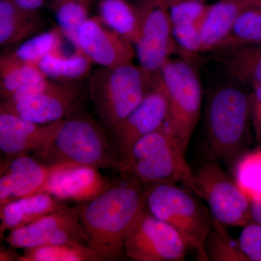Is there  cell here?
<instances>
[{
    "label": "cell",
    "mask_w": 261,
    "mask_h": 261,
    "mask_svg": "<svg viewBox=\"0 0 261 261\" xmlns=\"http://www.w3.org/2000/svg\"><path fill=\"white\" fill-rule=\"evenodd\" d=\"M99 18L110 28L135 44L140 37L138 13L126 0H101Z\"/></svg>",
    "instance_id": "603a6c76"
},
{
    "label": "cell",
    "mask_w": 261,
    "mask_h": 261,
    "mask_svg": "<svg viewBox=\"0 0 261 261\" xmlns=\"http://www.w3.org/2000/svg\"><path fill=\"white\" fill-rule=\"evenodd\" d=\"M165 2H166V4L168 5V7L171 6V5H172L173 4H175V3H179V2L181 1H185V0H164ZM197 1H204V0H197Z\"/></svg>",
    "instance_id": "f35d334b"
},
{
    "label": "cell",
    "mask_w": 261,
    "mask_h": 261,
    "mask_svg": "<svg viewBox=\"0 0 261 261\" xmlns=\"http://www.w3.org/2000/svg\"><path fill=\"white\" fill-rule=\"evenodd\" d=\"M68 82L56 81L42 93L19 100L3 101L0 111L37 123L65 119L76 111L82 98L80 86Z\"/></svg>",
    "instance_id": "7c38bea8"
},
{
    "label": "cell",
    "mask_w": 261,
    "mask_h": 261,
    "mask_svg": "<svg viewBox=\"0 0 261 261\" xmlns=\"http://www.w3.org/2000/svg\"><path fill=\"white\" fill-rule=\"evenodd\" d=\"M259 1H260V3H261V0H259Z\"/></svg>",
    "instance_id": "ab89813d"
},
{
    "label": "cell",
    "mask_w": 261,
    "mask_h": 261,
    "mask_svg": "<svg viewBox=\"0 0 261 261\" xmlns=\"http://www.w3.org/2000/svg\"><path fill=\"white\" fill-rule=\"evenodd\" d=\"M137 10L140 33L135 44L136 55L141 68L154 75L176 49L169 7L164 0H145Z\"/></svg>",
    "instance_id": "30bf717a"
},
{
    "label": "cell",
    "mask_w": 261,
    "mask_h": 261,
    "mask_svg": "<svg viewBox=\"0 0 261 261\" xmlns=\"http://www.w3.org/2000/svg\"><path fill=\"white\" fill-rule=\"evenodd\" d=\"M209 8V5L197 0H185L171 5L169 14L172 27L187 24L202 27Z\"/></svg>",
    "instance_id": "4dcf8cb0"
},
{
    "label": "cell",
    "mask_w": 261,
    "mask_h": 261,
    "mask_svg": "<svg viewBox=\"0 0 261 261\" xmlns=\"http://www.w3.org/2000/svg\"><path fill=\"white\" fill-rule=\"evenodd\" d=\"M20 255L15 252L14 247L10 246V248L1 247L0 250V260L1 261H12L18 260Z\"/></svg>",
    "instance_id": "d590c367"
},
{
    "label": "cell",
    "mask_w": 261,
    "mask_h": 261,
    "mask_svg": "<svg viewBox=\"0 0 261 261\" xmlns=\"http://www.w3.org/2000/svg\"><path fill=\"white\" fill-rule=\"evenodd\" d=\"M19 261H102L97 253L82 243L44 245L25 249Z\"/></svg>",
    "instance_id": "d4e9b609"
},
{
    "label": "cell",
    "mask_w": 261,
    "mask_h": 261,
    "mask_svg": "<svg viewBox=\"0 0 261 261\" xmlns=\"http://www.w3.org/2000/svg\"><path fill=\"white\" fill-rule=\"evenodd\" d=\"M87 9V6L79 2L69 1L58 3L56 11L60 31L74 46L76 53H82L79 36L81 29L89 20Z\"/></svg>",
    "instance_id": "f546056e"
},
{
    "label": "cell",
    "mask_w": 261,
    "mask_h": 261,
    "mask_svg": "<svg viewBox=\"0 0 261 261\" xmlns=\"http://www.w3.org/2000/svg\"><path fill=\"white\" fill-rule=\"evenodd\" d=\"M238 240L249 261H261V224L251 221L245 225Z\"/></svg>",
    "instance_id": "1f68e13d"
},
{
    "label": "cell",
    "mask_w": 261,
    "mask_h": 261,
    "mask_svg": "<svg viewBox=\"0 0 261 261\" xmlns=\"http://www.w3.org/2000/svg\"><path fill=\"white\" fill-rule=\"evenodd\" d=\"M70 166L75 165L47 164L34 155L8 159L1 164L0 207L16 199L38 193L53 173Z\"/></svg>",
    "instance_id": "4fadbf2b"
},
{
    "label": "cell",
    "mask_w": 261,
    "mask_h": 261,
    "mask_svg": "<svg viewBox=\"0 0 261 261\" xmlns=\"http://www.w3.org/2000/svg\"><path fill=\"white\" fill-rule=\"evenodd\" d=\"M123 177L93 200L76 205L89 247L102 261L123 257L127 235L145 207V185Z\"/></svg>",
    "instance_id": "6da1fadb"
},
{
    "label": "cell",
    "mask_w": 261,
    "mask_h": 261,
    "mask_svg": "<svg viewBox=\"0 0 261 261\" xmlns=\"http://www.w3.org/2000/svg\"><path fill=\"white\" fill-rule=\"evenodd\" d=\"M221 51V62L233 78L252 87L261 84V44Z\"/></svg>",
    "instance_id": "44dd1931"
},
{
    "label": "cell",
    "mask_w": 261,
    "mask_h": 261,
    "mask_svg": "<svg viewBox=\"0 0 261 261\" xmlns=\"http://www.w3.org/2000/svg\"><path fill=\"white\" fill-rule=\"evenodd\" d=\"M79 41L82 53L103 68L128 64L136 56L133 43L108 27L99 17L89 18L84 24Z\"/></svg>",
    "instance_id": "2e32d148"
},
{
    "label": "cell",
    "mask_w": 261,
    "mask_h": 261,
    "mask_svg": "<svg viewBox=\"0 0 261 261\" xmlns=\"http://www.w3.org/2000/svg\"><path fill=\"white\" fill-rule=\"evenodd\" d=\"M232 174L240 188L251 200L261 199V149L247 152L239 158Z\"/></svg>",
    "instance_id": "83f0119b"
},
{
    "label": "cell",
    "mask_w": 261,
    "mask_h": 261,
    "mask_svg": "<svg viewBox=\"0 0 261 261\" xmlns=\"http://www.w3.org/2000/svg\"><path fill=\"white\" fill-rule=\"evenodd\" d=\"M259 0H221L211 5L201 28V51L217 50L242 13Z\"/></svg>",
    "instance_id": "d6986e66"
},
{
    "label": "cell",
    "mask_w": 261,
    "mask_h": 261,
    "mask_svg": "<svg viewBox=\"0 0 261 261\" xmlns=\"http://www.w3.org/2000/svg\"><path fill=\"white\" fill-rule=\"evenodd\" d=\"M207 202L215 219L228 226H245L252 221V200L240 188L233 174L217 161L207 159L184 184Z\"/></svg>",
    "instance_id": "ba28073f"
},
{
    "label": "cell",
    "mask_w": 261,
    "mask_h": 261,
    "mask_svg": "<svg viewBox=\"0 0 261 261\" xmlns=\"http://www.w3.org/2000/svg\"><path fill=\"white\" fill-rule=\"evenodd\" d=\"M5 241L15 249L82 243L88 245L77 205L65 207L30 224L9 231Z\"/></svg>",
    "instance_id": "8fae6325"
},
{
    "label": "cell",
    "mask_w": 261,
    "mask_h": 261,
    "mask_svg": "<svg viewBox=\"0 0 261 261\" xmlns=\"http://www.w3.org/2000/svg\"><path fill=\"white\" fill-rule=\"evenodd\" d=\"M186 153L166 123L146 135L121 160L123 176L135 178L145 186L185 184L192 174Z\"/></svg>",
    "instance_id": "277c9868"
},
{
    "label": "cell",
    "mask_w": 261,
    "mask_h": 261,
    "mask_svg": "<svg viewBox=\"0 0 261 261\" xmlns=\"http://www.w3.org/2000/svg\"><path fill=\"white\" fill-rule=\"evenodd\" d=\"M46 78L37 65L19 61L9 53L1 57L0 93L3 101L25 84Z\"/></svg>",
    "instance_id": "cb8c5ba5"
},
{
    "label": "cell",
    "mask_w": 261,
    "mask_h": 261,
    "mask_svg": "<svg viewBox=\"0 0 261 261\" xmlns=\"http://www.w3.org/2000/svg\"><path fill=\"white\" fill-rule=\"evenodd\" d=\"M257 44H261L260 3L247 8L239 15L217 51Z\"/></svg>",
    "instance_id": "484cf974"
},
{
    "label": "cell",
    "mask_w": 261,
    "mask_h": 261,
    "mask_svg": "<svg viewBox=\"0 0 261 261\" xmlns=\"http://www.w3.org/2000/svg\"><path fill=\"white\" fill-rule=\"evenodd\" d=\"M146 187L145 206L158 219L173 226L199 260H208L205 242L213 226L211 212L193 192L174 184H158Z\"/></svg>",
    "instance_id": "8992f818"
},
{
    "label": "cell",
    "mask_w": 261,
    "mask_h": 261,
    "mask_svg": "<svg viewBox=\"0 0 261 261\" xmlns=\"http://www.w3.org/2000/svg\"><path fill=\"white\" fill-rule=\"evenodd\" d=\"M251 118L257 140L261 143V108L251 111Z\"/></svg>",
    "instance_id": "e575fe53"
},
{
    "label": "cell",
    "mask_w": 261,
    "mask_h": 261,
    "mask_svg": "<svg viewBox=\"0 0 261 261\" xmlns=\"http://www.w3.org/2000/svg\"><path fill=\"white\" fill-rule=\"evenodd\" d=\"M252 221L261 224V199L252 200Z\"/></svg>",
    "instance_id": "8d00e7d4"
},
{
    "label": "cell",
    "mask_w": 261,
    "mask_h": 261,
    "mask_svg": "<svg viewBox=\"0 0 261 261\" xmlns=\"http://www.w3.org/2000/svg\"><path fill=\"white\" fill-rule=\"evenodd\" d=\"M98 170L87 166H68L53 173L38 193L47 192L66 202H88L113 185Z\"/></svg>",
    "instance_id": "e0dca14e"
},
{
    "label": "cell",
    "mask_w": 261,
    "mask_h": 261,
    "mask_svg": "<svg viewBox=\"0 0 261 261\" xmlns=\"http://www.w3.org/2000/svg\"><path fill=\"white\" fill-rule=\"evenodd\" d=\"M58 2V3H65V2H69V1H75L79 2V3H82L87 6L88 8L89 5V2L90 0H57Z\"/></svg>",
    "instance_id": "74e56055"
},
{
    "label": "cell",
    "mask_w": 261,
    "mask_h": 261,
    "mask_svg": "<svg viewBox=\"0 0 261 261\" xmlns=\"http://www.w3.org/2000/svg\"><path fill=\"white\" fill-rule=\"evenodd\" d=\"M64 119L37 123L0 111V149L8 159L33 155L47 148Z\"/></svg>",
    "instance_id": "5bb4252c"
},
{
    "label": "cell",
    "mask_w": 261,
    "mask_h": 261,
    "mask_svg": "<svg viewBox=\"0 0 261 261\" xmlns=\"http://www.w3.org/2000/svg\"><path fill=\"white\" fill-rule=\"evenodd\" d=\"M43 25L37 11L22 9L8 0H0V45L10 46L28 39Z\"/></svg>",
    "instance_id": "ffe728a7"
},
{
    "label": "cell",
    "mask_w": 261,
    "mask_h": 261,
    "mask_svg": "<svg viewBox=\"0 0 261 261\" xmlns=\"http://www.w3.org/2000/svg\"><path fill=\"white\" fill-rule=\"evenodd\" d=\"M251 99L241 87L226 84L209 97L205 112L207 157L232 168L250 143Z\"/></svg>",
    "instance_id": "7a4b0ae2"
},
{
    "label": "cell",
    "mask_w": 261,
    "mask_h": 261,
    "mask_svg": "<svg viewBox=\"0 0 261 261\" xmlns=\"http://www.w3.org/2000/svg\"><path fill=\"white\" fill-rule=\"evenodd\" d=\"M152 87L164 94L168 104L165 123L187 154L200 116L202 87L198 75L188 62L169 58L152 75Z\"/></svg>",
    "instance_id": "52a82bcc"
},
{
    "label": "cell",
    "mask_w": 261,
    "mask_h": 261,
    "mask_svg": "<svg viewBox=\"0 0 261 261\" xmlns=\"http://www.w3.org/2000/svg\"><path fill=\"white\" fill-rule=\"evenodd\" d=\"M189 249L181 235L146 206L125 241V253L137 261H183Z\"/></svg>",
    "instance_id": "9c48e42d"
},
{
    "label": "cell",
    "mask_w": 261,
    "mask_h": 261,
    "mask_svg": "<svg viewBox=\"0 0 261 261\" xmlns=\"http://www.w3.org/2000/svg\"><path fill=\"white\" fill-rule=\"evenodd\" d=\"M61 44L59 33L51 30L33 36L9 54L19 61L37 65L44 56L61 49Z\"/></svg>",
    "instance_id": "f1b7e54d"
},
{
    "label": "cell",
    "mask_w": 261,
    "mask_h": 261,
    "mask_svg": "<svg viewBox=\"0 0 261 261\" xmlns=\"http://www.w3.org/2000/svg\"><path fill=\"white\" fill-rule=\"evenodd\" d=\"M22 9L37 11L44 5V0H8Z\"/></svg>",
    "instance_id": "836d02e7"
},
{
    "label": "cell",
    "mask_w": 261,
    "mask_h": 261,
    "mask_svg": "<svg viewBox=\"0 0 261 261\" xmlns=\"http://www.w3.org/2000/svg\"><path fill=\"white\" fill-rule=\"evenodd\" d=\"M66 201L47 192L21 197L0 207V233L11 231L40 219L46 215L68 207Z\"/></svg>",
    "instance_id": "ac0fdd59"
},
{
    "label": "cell",
    "mask_w": 261,
    "mask_h": 261,
    "mask_svg": "<svg viewBox=\"0 0 261 261\" xmlns=\"http://www.w3.org/2000/svg\"><path fill=\"white\" fill-rule=\"evenodd\" d=\"M92 63L84 53L65 56L59 49L44 56L37 63V66L49 80L71 82L88 74Z\"/></svg>",
    "instance_id": "7402d4cb"
},
{
    "label": "cell",
    "mask_w": 261,
    "mask_h": 261,
    "mask_svg": "<svg viewBox=\"0 0 261 261\" xmlns=\"http://www.w3.org/2000/svg\"><path fill=\"white\" fill-rule=\"evenodd\" d=\"M152 87L144 100L110 132V138L120 160L139 140L166 123L167 101L159 89Z\"/></svg>",
    "instance_id": "9a60e30c"
},
{
    "label": "cell",
    "mask_w": 261,
    "mask_h": 261,
    "mask_svg": "<svg viewBox=\"0 0 261 261\" xmlns=\"http://www.w3.org/2000/svg\"><path fill=\"white\" fill-rule=\"evenodd\" d=\"M103 127L89 115L75 111L65 118L50 145L33 155L47 164L67 163L121 173V160Z\"/></svg>",
    "instance_id": "3957f363"
},
{
    "label": "cell",
    "mask_w": 261,
    "mask_h": 261,
    "mask_svg": "<svg viewBox=\"0 0 261 261\" xmlns=\"http://www.w3.org/2000/svg\"><path fill=\"white\" fill-rule=\"evenodd\" d=\"M201 28L202 27L197 24L174 25L172 27L173 37L185 50L199 53L202 49Z\"/></svg>",
    "instance_id": "d6a6232c"
},
{
    "label": "cell",
    "mask_w": 261,
    "mask_h": 261,
    "mask_svg": "<svg viewBox=\"0 0 261 261\" xmlns=\"http://www.w3.org/2000/svg\"><path fill=\"white\" fill-rule=\"evenodd\" d=\"M151 75L133 63L102 68L89 77V95L103 126L111 132L142 101L149 91Z\"/></svg>",
    "instance_id": "5b68a950"
},
{
    "label": "cell",
    "mask_w": 261,
    "mask_h": 261,
    "mask_svg": "<svg viewBox=\"0 0 261 261\" xmlns=\"http://www.w3.org/2000/svg\"><path fill=\"white\" fill-rule=\"evenodd\" d=\"M224 226L214 218L212 228L205 242V252L208 260L249 261L239 240H234Z\"/></svg>",
    "instance_id": "4316f807"
}]
</instances>
